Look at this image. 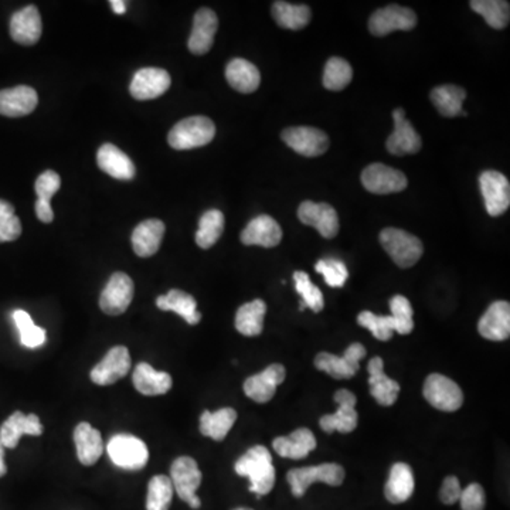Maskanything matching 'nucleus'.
I'll return each mask as SVG.
<instances>
[{
  "instance_id": "obj_1",
  "label": "nucleus",
  "mask_w": 510,
  "mask_h": 510,
  "mask_svg": "<svg viewBox=\"0 0 510 510\" xmlns=\"http://www.w3.org/2000/svg\"><path fill=\"white\" fill-rule=\"evenodd\" d=\"M236 472L240 476L250 479V492L257 495H268L275 485V468L271 452L265 447L255 446L248 449L235 465Z\"/></svg>"
},
{
  "instance_id": "obj_2",
  "label": "nucleus",
  "mask_w": 510,
  "mask_h": 510,
  "mask_svg": "<svg viewBox=\"0 0 510 510\" xmlns=\"http://www.w3.org/2000/svg\"><path fill=\"white\" fill-rule=\"evenodd\" d=\"M216 137V125L207 117H190L180 120L168 137L170 147L176 150L195 149L212 142Z\"/></svg>"
},
{
  "instance_id": "obj_3",
  "label": "nucleus",
  "mask_w": 510,
  "mask_h": 510,
  "mask_svg": "<svg viewBox=\"0 0 510 510\" xmlns=\"http://www.w3.org/2000/svg\"><path fill=\"white\" fill-rule=\"evenodd\" d=\"M381 245L400 268H409L423 257L424 245L416 236L400 228H384L379 236Z\"/></svg>"
},
{
  "instance_id": "obj_4",
  "label": "nucleus",
  "mask_w": 510,
  "mask_h": 510,
  "mask_svg": "<svg viewBox=\"0 0 510 510\" xmlns=\"http://www.w3.org/2000/svg\"><path fill=\"white\" fill-rule=\"evenodd\" d=\"M108 456L120 468L140 471L149 461V451L142 439L130 434H118L108 442Z\"/></svg>"
},
{
  "instance_id": "obj_5",
  "label": "nucleus",
  "mask_w": 510,
  "mask_h": 510,
  "mask_svg": "<svg viewBox=\"0 0 510 510\" xmlns=\"http://www.w3.org/2000/svg\"><path fill=\"white\" fill-rule=\"evenodd\" d=\"M293 496L303 497L311 485L323 482L331 486H341L345 479V469L338 464H322L316 467L291 469L286 475Z\"/></svg>"
},
{
  "instance_id": "obj_6",
  "label": "nucleus",
  "mask_w": 510,
  "mask_h": 510,
  "mask_svg": "<svg viewBox=\"0 0 510 510\" xmlns=\"http://www.w3.org/2000/svg\"><path fill=\"white\" fill-rule=\"evenodd\" d=\"M170 481L173 489L179 495L180 499L185 501L192 509H198L202 502L198 499L197 492L202 484V472L198 469L197 462L190 457H179L175 459L170 468Z\"/></svg>"
},
{
  "instance_id": "obj_7",
  "label": "nucleus",
  "mask_w": 510,
  "mask_h": 510,
  "mask_svg": "<svg viewBox=\"0 0 510 510\" xmlns=\"http://www.w3.org/2000/svg\"><path fill=\"white\" fill-rule=\"evenodd\" d=\"M424 399L434 409L441 411H457L464 403V393L456 381L442 374H429L423 389Z\"/></svg>"
},
{
  "instance_id": "obj_8",
  "label": "nucleus",
  "mask_w": 510,
  "mask_h": 510,
  "mask_svg": "<svg viewBox=\"0 0 510 510\" xmlns=\"http://www.w3.org/2000/svg\"><path fill=\"white\" fill-rule=\"evenodd\" d=\"M416 24L417 14L400 5H390L376 10L369 19V30L377 37L387 36L393 32H409Z\"/></svg>"
},
{
  "instance_id": "obj_9",
  "label": "nucleus",
  "mask_w": 510,
  "mask_h": 510,
  "mask_svg": "<svg viewBox=\"0 0 510 510\" xmlns=\"http://www.w3.org/2000/svg\"><path fill=\"white\" fill-rule=\"evenodd\" d=\"M134 293V281L130 275L125 273L112 274L100 296V308L110 316L122 315L130 308Z\"/></svg>"
},
{
  "instance_id": "obj_10",
  "label": "nucleus",
  "mask_w": 510,
  "mask_h": 510,
  "mask_svg": "<svg viewBox=\"0 0 510 510\" xmlns=\"http://www.w3.org/2000/svg\"><path fill=\"white\" fill-rule=\"evenodd\" d=\"M366 356V349L361 343H351L346 349L343 356L335 354L319 353L315 358V366L318 370L325 371L333 379H351L361 369V361Z\"/></svg>"
},
{
  "instance_id": "obj_11",
  "label": "nucleus",
  "mask_w": 510,
  "mask_h": 510,
  "mask_svg": "<svg viewBox=\"0 0 510 510\" xmlns=\"http://www.w3.org/2000/svg\"><path fill=\"white\" fill-rule=\"evenodd\" d=\"M361 183L368 192L374 195L403 192L409 185L403 172L383 163L369 165L361 173Z\"/></svg>"
},
{
  "instance_id": "obj_12",
  "label": "nucleus",
  "mask_w": 510,
  "mask_h": 510,
  "mask_svg": "<svg viewBox=\"0 0 510 510\" xmlns=\"http://www.w3.org/2000/svg\"><path fill=\"white\" fill-rule=\"evenodd\" d=\"M479 186L487 215L492 217L504 215L510 206L509 180L496 170H486L479 176Z\"/></svg>"
},
{
  "instance_id": "obj_13",
  "label": "nucleus",
  "mask_w": 510,
  "mask_h": 510,
  "mask_svg": "<svg viewBox=\"0 0 510 510\" xmlns=\"http://www.w3.org/2000/svg\"><path fill=\"white\" fill-rule=\"evenodd\" d=\"M284 142L299 155L308 158L321 157L328 150L329 138L323 130L311 127L286 128Z\"/></svg>"
},
{
  "instance_id": "obj_14",
  "label": "nucleus",
  "mask_w": 510,
  "mask_h": 510,
  "mask_svg": "<svg viewBox=\"0 0 510 510\" xmlns=\"http://www.w3.org/2000/svg\"><path fill=\"white\" fill-rule=\"evenodd\" d=\"M333 399L339 404L338 411L335 414L323 416L319 419V426L328 434L335 431L348 434V432L354 431L359 423L358 411L354 409L356 397L351 391L342 389V390L336 391Z\"/></svg>"
},
{
  "instance_id": "obj_15",
  "label": "nucleus",
  "mask_w": 510,
  "mask_h": 510,
  "mask_svg": "<svg viewBox=\"0 0 510 510\" xmlns=\"http://www.w3.org/2000/svg\"><path fill=\"white\" fill-rule=\"evenodd\" d=\"M130 370V354L125 346H114L91 370V381L97 386H111L124 379Z\"/></svg>"
},
{
  "instance_id": "obj_16",
  "label": "nucleus",
  "mask_w": 510,
  "mask_h": 510,
  "mask_svg": "<svg viewBox=\"0 0 510 510\" xmlns=\"http://www.w3.org/2000/svg\"><path fill=\"white\" fill-rule=\"evenodd\" d=\"M172 84L169 72L163 69L147 67L135 72L130 82V95L138 101H149L155 98L162 97Z\"/></svg>"
},
{
  "instance_id": "obj_17",
  "label": "nucleus",
  "mask_w": 510,
  "mask_h": 510,
  "mask_svg": "<svg viewBox=\"0 0 510 510\" xmlns=\"http://www.w3.org/2000/svg\"><path fill=\"white\" fill-rule=\"evenodd\" d=\"M394 130L393 134L387 140V150L396 157L403 155H414L419 152L423 147L421 137L417 134L413 125L406 120V112L403 108H397L393 112Z\"/></svg>"
},
{
  "instance_id": "obj_18",
  "label": "nucleus",
  "mask_w": 510,
  "mask_h": 510,
  "mask_svg": "<svg viewBox=\"0 0 510 510\" xmlns=\"http://www.w3.org/2000/svg\"><path fill=\"white\" fill-rule=\"evenodd\" d=\"M285 368L283 364H271L265 370L244 381V393L255 403H268L275 396L276 389L285 380Z\"/></svg>"
},
{
  "instance_id": "obj_19",
  "label": "nucleus",
  "mask_w": 510,
  "mask_h": 510,
  "mask_svg": "<svg viewBox=\"0 0 510 510\" xmlns=\"http://www.w3.org/2000/svg\"><path fill=\"white\" fill-rule=\"evenodd\" d=\"M298 218L303 225L316 228L323 238H335L338 236V213L328 203H301Z\"/></svg>"
},
{
  "instance_id": "obj_20",
  "label": "nucleus",
  "mask_w": 510,
  "mask_h": 510,
  "mask_svg": "<svg viewBox=\"0 0 510 510\" xmlns=\"http://www.w3.org/2000/svg\"><path fill=\"white\" fill-rule=\"evenodd\" d=\"M43 429L44 427L36 414L26 416L22 411H14L0 427V439L5 448L14 449L19 446L22 437L42 436Z\"/></svg>"
},
{
  "instance_id": "obj_21",
  "label": "nucleus",
  "mask_w": 510,
  "mask_h": 510,
  "mask_svg": "<svg viewBox=\"0 0 510 510\" xmlns=\"http://www.w3.org/2000/svg\"><path fill=\"white\" fill-rule=\"evenodd\" d=\"M218 29V17L212 9L203 7L197 10L193 19V29L188 37V47L190 53L203 55L210 52Z\"/></svg>"
},
{
  "instance_id": "obj_22",
  "label": "nucleus",
  "mask_w": 510,
  "mask_h": 510,
  "mask_svg": "<svg viewBox=\"0 0 510 510\" xmlns=\"http://www.w3.org/2000/svg\"><path fill=\"white\" fill-rule=\"evenodd\" d=\"M39 97L34 88L27 85L7 88L0 91V115L9 118L26 117L36 110Z\"/></svg>"
},
{
  "instance_id": "obj_23",
  "label": "nucleus",
  "mask_w": 510,
  "mask_h": 510,
  "mask_svg": "<svg viewBox=\"0 0 510 510\" xmlns=\"http://www.w3.org/2000/svg\"><path fill=\"white\" fill-rule=\"evenodd\" d=\"M283 240L281 226L271 216L261 215L253 218L241 233L244 245H260L264 248L276 247Z\"/></svg>"
},
{
  "instance_id": "obj_24",
  "label": "nucleus",
  "mask_w": 510,
  "mask_h": 510,
  "mask_svg": "<svg viewBox=\"0 0 510 510\" xmlns=\"http://www.w3.org/2000/svg\"><path fill=\"white\" fill-rule=\"evenodd\" d=\"M43 24L36 6H26L12 16L10 36L24 46H33L42 37Z\"/></svg>"
},
{
  "instance_id": "obj_25",
  "label": "nucleus",
  "mask_w": 510,
  "mask_h": 510,
  "mask_svg": "<svg viewBox=\"0 0 510 510\" xmlns=\"http://www.w3.org/2000/svg\"><path fill=\"white\" fill-rule=\"evenodd\" d=\"M482 338L487 341L502 342L510 335V305L505 301H496L487 308L478 323Z\"/></svg>"
},
{
  "instance_id": "obj_26",
  "label": "nucleus",
  "mask_w": 510,
  "mask_h": 510,
  "mask_svg": "<svg viewBox=\"0 0 510 510\" xmlns=\"http://www.w3.org/2000/svg\"><path fill=\"white\" fill-rule=\"evenodd\" d=\"M369 386L374 400L380 406H393L400 393V384L384 373V363L381 358H373L368 364Z\"/></svg>"
},
{
  "instance_id": "obj_27",
  "label": "nucleus",
  "mask_w": 510,
  "mask_h": 510,
  "mask_svg": "<svg viewBox=\"0 0 510 510\" xmlns=\"http://www.w3.org/2000/svg\"><path fill=\"white\" fill-rule=\"evenodd\" d=\"M97 163L102 172L118 180L134 179L135 165L127 153L122 152L120 148L112 143H105L97 153Z\"/></svg>"
},
{
  "instance_id": "obj_28",
  "label": "nucleus",
  "mask_w": 510,
  "mask_h": 510,
  "mask_svg": "<svg viewBox=\"0 0 510 510\" xmlns=\"http://www.w3.org/2000/svg\"><path fill=\"white\" fill-rule=\"evenodd\" d=\"M75 448L80 464L92 467L97 464L104 454V441L101 432L91 424L80 423L74 429Z\"/></svg>"
},
{
  "instance_id": "obj_29",
  "label": "nucleus",
  "mask_w": 510,
  "mask_h": 510,
  "mask_svg": "<svg viewBox=\"0 0 510 510\" xmlns=\"http://www.w3.org/2000/svg\"><path fill=\"white\" fill-rule=\"evenodd\" d=\"M165 237V225L158 218L145 220L132 233V248L138 257H152L159 251Z\"/></svg>"
},
{
  "instance_id": "obj_30",
  "label": "nucleus",
  "mask_w": 510,
  "mask_h": 510,
  "mask_svg": "<svg viewBox=\"0 0 510 510\" xmlns=\"http://www.w3.org/2000/svg\"><path fill=\"white\" fill-rule=\"evenodd\" d=\"M135 389L143 396H163L172 389V376L166 371H158L149 363H140L132 376Z\"/></svg>"
},
{
  "instance_id": "obj_31",
  "label": "nucleus",
  "mask_w": 510,
  "mask_h": 510,
  "mask_svg": "<svg viewBox=\"0 0 510 510\" xmlns=\"http://www.w3.org/2000/svg\"><path fill=\"white\" fill-rule=\"evenodd\" d=\"M273 448L283 458L303 459L316 448V438L311 429L299 428L288 437L274 439Z\"/></svg>"
},
{
  "instance_id": "obj_32",
  "label": "nucleus",
  "mask_w": 510,
  "mask_h": 510,
  "mask_svg": "<svg viewBox=\"0 0 510 510\" xmlns=\"http://www.w3.org/2000/svg\"><path fill=\"white\" fill-rule=\"evenodd\" d=\"M226 79L231 88L241 94H251L260 87L261 74L253 63L244 59H235L226 67Z\"/></svg>"
},
{
  "instance_id": "obj_33",
  "label": "nucleus",
  "mask_w": 510,
  "mask_h": 510,
  "mask_svg": "<svg viewBox=\"0 0 510 510\" xmlns=\"http://www.w3.org/2000/svg\"><path fill=\"white\" fill-rule=\"evenodd\" d=\"M414 487H416L414 474L413 469L409 468V465L404 464V462L394 464L393 468L390 469V475H389V481L384 487L387 501L391 504H403L411 497Z\"/></svg>"
},
{
  "instance_id": "obj_34",
  "label": "nucleus",
  "mask_w": 510,
  "mask_h": 510,
  "mask_svg": "<svg viewBox=\"0 0 510 510\" xmlns=\"http://www.w3.org/2000/svg\"><path fill=\"white\" fill-rule=\"evenodd\" d=\"M157 306L160 311L178 313L188 325H197L202 321V313L197 311L196 299L185 291L170 290L166 295L158 296Z\"/></svg>"
},
{
  "instance_id": "obj_35",
  "label": "nucleus",
  "mask_w": 510,
  "mask_h": 510,
  "mask_svg": "<svg viewBox=\"0 0 510 510\" xmlns=\"http://www.w3.org/2000/svg\"><path fill=\"white\" fill-rule=\"evenodd\" d=\"M60 186H62V179H60L59 173L54 170H46L37 178L36 188L37 202H36V216L42 223H52L54 218V213L52 208V198L55 193L59 192Z\"/></svg>"
},
{
  "instance_id": "obj_36",
  "label": "nucleus",
  "mask_w": 510,
  "mask_h": 510,
  "mask_svg": "<svg viewBox=\"0 0 510 510\" xmlns=\"http://www.w3.org/2000/svg\"><path fill=\"white\" fill-rule=\"evenodd\" d=\"M237 419V411L230 407L217 409L215 413L205 411L200 417V432L215 441H223Z\"/></svg>"
},
{
  "instance_id": "obj_37",
  "label": "nucleus",
  "mask_w": 510,
  "mask_h": 510,
  "mask_svg": "<svg viewBox=\"0 0 510 510\" xmlns=\"http://www.w3.org/2000/svg\"><path fill=\"white\" fill-rule=\"evenodd\" d=\"M265 313H267V305L263 299H255L251 303H244L236 315V329L240 332L241 335L248 336V338L261 335Z\"/></svg>"
},
{
  "instance_id": "obj_38",
  "label": "nucleus",
  "mask_w": 510,
  "mask_h": 510,
  "mask_svg": "<svg viewBox=\"0 0 510 510\" xmlns=\"http://www.w3.org/2000/svg\"><path fill=\"white\" fill-rule=\"evenodd\" d=\"M429 97L439 114L448 118L458 117L464 111L462 102L467 98V91L457 85H441V87L434 88Z\"/></svg>"
},
{
  "instance_id": "obj_39",
  "label": "nucleus",
  "mask_w": 510,
  "mask_h": 510,
  "mask_svg": "<svg viewBox=\"0 0 510 510\" xmlns=\"http://www.w3.org/2000/svg\"><path fill=\"white\" fill-rule=\"evenodd\" d=\"M273 16L278 26L288 30H301L311 22V9L305 5L274 2Z\"/></svg>"
},
{
  "instance_id": "obj_40",
  "label": "nucleus",
  "mask_w": 510,
  "mask_h": 510,
  "mask_svg": "<svg viewBox=\"0 0 510 510\" xmlns=\"http://www.w3.org/2000/svg\"><path fill=\"white\" fill-rule=\"evenodd\" d=\"M225 231V215L220 210H207L198 221L196 244L203 250L212 248Z\"/></svg>"
},
{
  "instance_id": "obj_41",
  "label": "nucleus",
  "mask_w": 510,
  "mask_h": 510,
  "mask_svg": "<svg viewBox=\"0 0 510 510\" xmlns=\"http://www.w3.org/2000/svg\"><path fill=\"white\" fill-rule=\"evenodd\" d=\"M471 9L481 14L492 29L501 30L509 24V2L504 0H472Z\"/></svg>"
},
{
  "instance_id": "obj_42",
  "label": "nucleus",
  "mask_w": 510,
  "mask_h": 510,
  "mask_svg": "<svg viewBox=\"0 0 510 510\" xmlns=\"http://www.w3.org/2000/svg\"><path fill=\"white\" fill-rule=\"evenodd\" d=\"M353 79V70L346 60L332 57L328 60L323 72V87L331 91H342Z\"/></svg>"
},
{
  "instance_id": "obj_43",
  "label": "nucleus",
  "mask_w": 510,
  "mask_h": 510,
  "mask_svg": "<svg viewBox=\"0 0 510 510\" xmlns=\"http://www.w3.org/2000/svg\"><path fill=\"white\" fill-rule=\"evenodd\" d=\"M172 499L173 485L169 476H153L148 485L147 510H169Z\"/></svg>"
},
{
  "instance_id": "obj_44",
  "label": "nucleus",
  "mask_w": 510,
  "mask_h": 510,
  "mask_svg": "<svg viewBox=\"0 0 510 510\" xmlns=\"http://www.w3.org/2000/svg\"><path fill=\"white\" fill-rule=\"evenodd\" d=\"M14 321L20 333V343L24 348L37 349L46 343V331L34 325L26 311H22V309L14 311Z\"/></svg>"
},
{
  "instance_id": "obj_45",
  "label": "nucleus",
  "mask_w": 510,
  "mask_h": 510,
  "mask_svg": "<svg viewBox=\"0 0 510 510\" xmlns=\"http://www.w3.org/2000/svg\"><path fill=\"white\" fill-rule=\"evenodd\" d=\"M293 281H295L296 293L303 296V303H305L306 308L313 309L316 313H321L325 308V299L318 286L311 283L308 274L296 271L293 274Z\"/></svg>"
},
{
  "instance_id": "obj_46",
  "label": "nucleus",
  "mask_w": 510,
  "mask_h": 510,
  "mask_svg": "<svg viewBox=\"0 0 510 510\" xmlns=\"http://www.w3.org/2000/svg\"><path fill=\"white\" fill-rule=\"evenodd\" d=\"M391 319L394 332L400 335H409L414 329L413 308L409 299L403 295H396L390 299Z\"/></svg>"
},
{
  "instance_id": "obj_47",
  "label": "nucleus",
  "mask_w": 510,
  "mask_h": 510,
  "mask_svg": "<svg viewBox=\"0 0 510 510\" xmlns=\"http://www.w3.org/2000/svg\"><path fill=\"white\" fill-rule=\"evenodd\" d=\"M358 323L363 328L369 329L374 338L381 342L390 341L394 333V322L391 316H379L370 311H363L358 316Z\"/></svg>"
},
{
  "instance_id": "obj_48",
  "label": "nucleus",
  "mask_w": 510,
  "mask_h": 510,
  "mask_svg": "<svg viewBox=\"0 0 510 510\" xmlns=\"http://www.w3.org/2000/svg\"><path fill=\"white\" fill-rule=\"evenodd\" d=\"M315 270L322 274L325 283L332 288H342L349 278V271L343 261L338 258H325L316 263Z\"/></svg>"
},
{
  "instance_id": "obj_49",
  "label": "nucleus",
  "mask_w": 510,
  "mask_h": 510,
  "mask_svg": "<svg viewBox=\"0 0 510 510\" xmlns=\"http://www.w3.org/2000/svg\"><path fill=\"white\" fill-rule=\"evenodd\" d=\"M20 235H22V223L14 215V206L0 200V243L17 240Z\"/></svg>"
},
{
  "instance_id": "obj_50",
  "label": "nucleus",
  "mask_w": 510,
  "mask_h": 510,
  "mask_svg": "<svg viewBox=\"0 0 510 510\" xmlns=\"http://www.w3.org/2000/svg\"><path fill=\"white\" fill-rule=\"evenodd\" d=\"M459 502L462 510H484L486 504L484 487L479 484L469 485L462 491Z\"/></svg>"
},
{
  "instance_id": "obj_51",
  "label": "nucleus",
  "mask_w": 510,
  "mask_h": 510,
  "mask_svg": "<svg viewBox=\"0 0 510 510\" xmlns=\"http://www.w3.org/2000/svg\"><path fill=\"white\" fill-rule=\"evenodd\" d=\"M461 494L462 487L458 478L448 476V478L444 479L441 491H439V499H441L442 504H457L459 501V497H461Z\"/></svg>"
},
{
  "instance_id": "obj_52",
  "label": "nucleus",
  "mask_w": 510,
  "mask_h": 510,
  "mask_svg": "<svg viewBox=\"0 0 510 510\" xmlns=\"http://www.w3.org/2000/svg\"><path fill=\"white\" fill-rule=\"evenodd\" d=\"M110 5L117 14H124L127 12V2L124 0H112Z\"/></svg>"
},
{
  "instance_id": "obj_53",
  "label": "nucleus",
  "mask_w": 510,
  "mask_h": 510,
  "mask_svg": "<svg viewBox=\"0 0 510 510\" xmlns=\"http://www.w3.org/2000/svg\"><path fill=\"white\" fill-rule=\"evenodd\" d=\"M7 472L6 462H5V447L2 444V439H0V478L5 476Z\"/></svg>"
},
{
  "instance_id": "obj_54",
  "label": "nucleus",
  "mask_w": 510,
  "mask_h": 510,
  "mask_svg": "<svg viewBox=\"0 0 510 510\" xmlns=\"http://www.w3.org/2000/svg\"><path fill=\"white\" fill-rule=\"evenodd\" d=\"M235 510H251V509H247V507H238V509H235Z\"/></svg>"
}]
</instances>
